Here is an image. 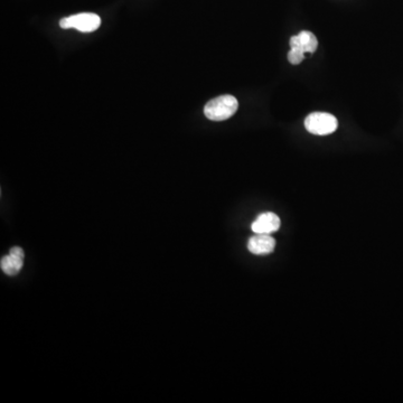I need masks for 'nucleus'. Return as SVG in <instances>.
Returning <instances> with one entry per match:
<instances>
[{
	"mask_svg": "<svg viewBox=\"0 0 403 403\" xmlns=\"http://www.w3.org/2000/svg\"><path fill=\"white\" fill-rule=\"evenodd\" d=\"M238 102L233 95H225L215 97L206 103L204 115L212 121H223L231 118L238 111Z\"/></svg>",
	"mask_w": 403,
	"mask_h": 403,
	"instance_id": "1",
	"label": "nucleus"
},
{
	"mask_svg": "<svg viewBox=\"0 0 403 403\" xmlns=\"http://www.w3.org/2000/svg\"><path fill=\"white\" fill-rule=\"evenodd\" d=\"M307 131L317 135H327L335 133L339 121L327 112H312L305 119Z\"/></svg>",
	"mask_w": 403,
	"mask_h": 403,
	"instance_id": "2",
	"label": "nucleus"
},
{
	"mask_svg": "<svg viewBox=\"0 0 403 403\" xmlns=\"http://www.w3.org/2000/svg\"><path fill=\"white\" fill-rule=\"evenodd\" d=\"M101 25V18L93 12H82L70 17H65L59 21L63 30L74 28L82 32H92L97 30Z\"/></svg>",
	"mask_w": 403,
	"mask_h": 403,
	"instance_id": "3",
	"label": "nucleus"
},
{
	"mask_svg": "<svg viewBox=\"0 0 403 403\" xmlns=\"http://www.w3.org/2000/svg\"><path fill=\"white\" fill-rule=\"evenodd\" d=\"M24 256V250L21 247H12L8 254L1 258L0 268L8 276H16L23 268Z\"/></svg>",
	"mask_w": 403,
	"mask_h": 403,
	"instance_id": "4",
	"label": "nucleus"
},
{
	"mask_svg": "<svg viewBox=\"0 0 403 403\" xmlns=\"http://www.w3.org/2000/svg\"><path fill=\"white\" fill-rule=\"evenodd\" d=\"M279 227V216L272 212L262 213L251 225V229L254 234H271L277 232Z\"/></svg>",
	"mask_w": 403,
	"mask_h": 403,
	"instance_id": "5",
	"label": "nucleus"
},
{
	"mask_svg": "<svg viewBox=\"0 0 403 403\" xmlns=\"http://www.w3.org/2000/svg\"><path fill=\"white\" fill-rule=\"evenodd\" d=\"M276 240L270 234H256L247 241V249L256 256H265L274 252Z\"/></svg>",
	"mask_w": 403,
	"mask_h": 403,
	"instance_id": "6",
	"label": "nucleus"
},
{
	"mask_svg": "<svg viewBox=\"0 0 403 403\" xmlns=\"http://www.w3.org/2000/svg\"><path fill=\"white\" fill-rule=\"evenodd\" d=\"M290 48H299L305 53H314L318 48V41L312 32L303 30L290 39Z\"/></svg>",
	"mask_w": 403,
	"mask_h": 403,
	"instance_id": "7",
	"label": "nucleus"
},
{
	"mask_svg": "<svg viewBox=\"0 0 403 403\" xmlns=\"http://www.w3.org/2000/svg\"><path fill=\"white\" fill-rule=\"evenodd\" d=\"M305 59V52L299 48H292L289 50L288 61L292 64L297 65L303 62Z\"/></svg>",
	"mask_w": 403,
	"mask_h": 403,
	"instance_id": "8",
	"label": "nucleus"
}]
</instances>
